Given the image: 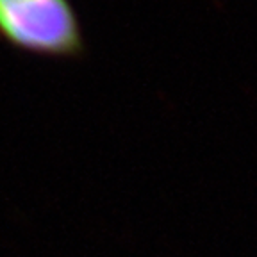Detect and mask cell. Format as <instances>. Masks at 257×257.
Wrapping results in <instances>:
<instances>
[{"label":"cell","instance_id":"1","mask_svg":"<svg viewBox=\"0 0 257 257\" xmlns=\"http://www.w3.org/2000/svg\"><path fill=\"white\" fill-rule=\"evenodd\" d=\"M0 41L50 59H79L86 52L70 0H0Z\"/></svg>","mask_w":257,"mask_h":257}]
</instances>
